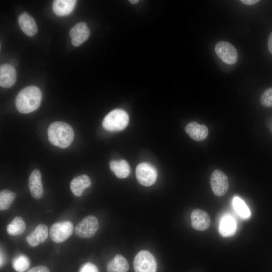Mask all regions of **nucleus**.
I'll list each match as a JSON object with an SVG mask.
<instances>
[{
	"label": "nucleus",
	"instance_id": "obj_1",
	"mask_svg": "<svg viewBox=\"0 0 272 272\" xmlns=\"http://www.w3.org/2000/svg\"><path fill=\"white\" fill-rule=\"evenodd\" d=\"M42 93L36 86H28L18 94L15 105L18 110L22 113H28L38 109L40 105Z\"/></svg>",
	"mask_w": 272,
	"mask_h": 272
},
{
	"label": "nucleus",
	"instance_id": "obj_2",
	"mask_svg": "<svg viewBox=\"0 0 272 272\" xmlns=\"http://www.w3.org/2000/svg\"><path fill=\"white\" fill-rule=\"evenodd\" d=\"M47 134L49 142L61 149L70 146L74 138V132L72 126L62 121L52 123L48 128Z\"/></svg>",
	"mask_w": 272,
	"mask_h": 272
},
{
	"label": "nucleus",
	"instance_id": "obj_3",
	"mask_svg": "<svg viewBox=\"0 0 272 272\" xmlns=\"http://www.w3.org/2000/svg\"><path fill=\"white\" fill-rule=\"evenodd\" d=\"M128 120V114L124 110L116 109L106 115L102 121V125L109 131H120L127 126Z\"/></svg>",
	"mask_w": 272,
	"mask_h": 272
},
{
	"label": "nucleus",
	"instance_id": "obj_4",
	"mask_svg": "<svg viewBox=\"0 0 272 272\" xmlns=\"http://www.w3.org/2000/svg\"><path fill=\"white\" fill-rule=\"evenodd\" d=\"M133 267L135 272H156V259L149 251L141 250L134 257Z\"/></svg>",
	"mask_w": 272,
	"mask_h": 272
},
{
	"label": "nucleus",
	"instance_id": "obj_5",
	"mask_svg": "<svg viewBox=\"0 0 272 272\" xmlns=\"http://www.w3.org/2000/svg\"><path fill=\"white\" fill-rule=\"evenodd\" d=\"M99 228V222L97 218L92 215L85 217L76 226V235L81 238H92Z\"/></svg>",
	"mask_w": 272,
	"mask_h": 272
},
{
	"label": "nucleus",
	"instance_id": "obj_6",
	"mask_svg": "<svg viewBox=\"0 0 272 272\" xmlns=\"http://www.w3.org/2000/svg\"><path fill=\"white\" fill-rule=\"evenodd\" d=\"M135 175L137 180L141 184L150 186L156 182L157 172L152 165L147 163H142L136 168Z\"/></svg>",
	"mask_w": 272,
	"mask_h": 272
},
{
	"label": "nucleus",
	"instance_id": "obj_7",
	"mask_svg": "<svg viewBox=\"0 0 272 272\" xmlns=\"http://www.w3.org/2000/svg\"><path fill=\"white\" fill-rule=\"evenodd\" d=\"M73 229V225L70 221L55 223L50 228V236L54 242H63L71 236Z\"/></svg>",
	"mask_w": 272,
	"mask_h": 272
},
{
	"label": "nucleus",
	"instance_id": "obj_8",
	"mask_svg": "<svg viewBox=\"0 0 272 272\" xmlns=\"http://www.w3.org/2000/svg\"><path fill=\"white\" fill-rule=\"evenodd\" d=\"M215 51L217 56L227 64H233L237 60V50L229 42L224 41L218 42L216 44Z\"/></svg>",
	"mask_w": 272,
	"mask_h": 272
},
{
	"label": "nucleus",
	"instance_id": "obj_9",
	"mask_svg": "<svg viewBox=\"0 0 272 272\" xmlns=\"http://www.w3.org/2000/svg\"><path fill=\"white\" fill-rule=\"evenodd\" d=\"M212 190L218 196L224 195L229 188L228 179L226 175L219 170H214L210 178Z\"/></svg>",
	"mask_w": 272,
	"mask_h": 272
},
{
	"label": "nucleus",
	"instance_id": "obj_10",
	"mask_svg": "<svg viewBox=\"0 0 272 272\" xmlns=\"http://www.w3.org/2000/svg\"><path fill=\"white\" fill-rule=\"evenodd\" d=\"M72 44L79 46L84 43L90 35V30L87 24L81 22L74 26L70 31Z\"/></svg>",
	"mask_w": 272,
	"mask_h": 272
},
{
	"label": "nucleus",
	"instance_id": "obj_11",
	"mask_svg": "<svg viewBox=\"0 0 272 272\" xmlns=\"http://www.w3.org/2000/svg\"><path fill=\"white\" fill-rule=\"evenodd\" d=\"M192 227L198 231L208 229L211 224V219L205 211L196 209L192 211L190 215Z\"/></svg>",
	"mask_w": 272,
	"mask_h": 272
},
{
	"label": "nucleus",
	"instance_id": "obj_12",
	"mask_svg": "<svg viewBox=\"0 0 272 272\" xmlns=\"http://www.w3.org/2000/svg\"><path fill=\"white\" fill-rule=\"evenodd\" d=\"M47 237V227L45 224H40L26 237V240L30 246L35 247L44 242Z\"/></svg>",
	"mask_w": 272,
	"mask_h": 272
},
{
	"label": "nucleus",
	"instance_id": "obj_13",
	"mask_svg": "<svg viewBox=\"0 0 272 272\" xmlns=\"http://www.w3.org/2000/svg\"><path fill=\"white\" fill-rule=\"evenodd\" d=\"M29 187L34 198L38 199L42 197L43 189L39 170L35 169L32 172L29 178Z\"/></svg>",
	"mask_w": 272,
	"mask_h": 272
},
{
	"label": "nucleus",
	"instance_id": "obj_14",
	"mask_svg": "<svg viewBox=\"0 0 272 272\" xmlns=\"http://www.w3.org/2000/svg\"><path fill=\"white\" fill-rule=\"evenodd\" d=\"M16 80V72L9 64H3L0 66V85L3 88H10Z\"/></svg>",
	"mask_w": 272,
	"mask_h": 272
},
{
	"label": "nucleus",
	"instance_id": "obj_15",
	"mask_svg": "<svg viewBox=\"0 0 272 272\" xmlns=\"http://www.w3.org/2000/svg\"><path fill=\"white\" fill-rule=\"evenodd\" d=\"M185 130L190 138L196 141L204 140L209 133L208 128L206 125L199 124L194 121L188 123Z\"/></svg>",
	"mask_w": 272,
	"mask_h": 272
},
{
	"label": "nucleus",
	"instance_id": "obj_16",
	"mask_svg": "<svg viewBox=\"0 0 272 272\" xmlns=\"http://www.w3.org/2000/svg\"><path fill=\"white\" fill-rule=\"evenodd\" d=\"M18 23L22 31L28 36H32L37 32V26L34 19L27 13H23L19 16Z\"/></svg>",
	"mask_w": 272,
	"mask_h": 272
},
{
	"label": "nucleus",
	"instance_id": "obj_17",
	"mask_svg": "<svg viewBox=\"0 0 272 272\" xmlns=\"http://www.w3.org/2000/svg\"><path fill=\"white\" fill-rule=\"evenodd\" d=\"M236 223L234 218L230 214L222 216L219 226L220 234L224 237L234 235L236 230Z\"/></svg>",
	"mask_w": 272,
	"mask_h": 272
},
{
	"label": "nucleus",
	"instance_id": "obj_18",
	"mask_svg": "<svg viewBox=\"0 0 272 272\" xmlns=\"http://www.w3.org/2000/svg\"><path fill=\"white\" fill-rule=\"evenodd\" d=\"M91 181L88 176L81 175L74 178L71 182L70 189L76 196H80L84 190L91 186Z\"/></svg>",
	"mask_w": 272,
	"mask_h": 272
},
{
	"label": "nucleus",
	"instance_id": "obj_19",
	"mask_svg": "<svg viewBox=\"0 0 272 272\" xmlns=\"http://www.w3.org/2000/svg\"><path fill=\"white\" fill-rule=\"evenodd\" d=\"M76 3L77 1L75 0L54 1L52 5L53 11L57 16H66L74 10Z\"/></svg>",
	"mask_w": 272,
	"mask_h": 272
},
{
	"label": "nucleus",
	"instance_id": "obj_20",
	"mask_svg": "<svg viewBox=\"0 0 272 272\" xmlns=\"http://www.w3.org/2000/svg\"><path fill=\"white\" fill-rule=\"evenodd\" d=\"M129 265L126 259L120 254L116 255L107 264V272H127Z\"/></svg>",
	"mask_w": 272,
	"mask_h": 272
},
{
	"label": "nucleus",
	"instance_id": "obj_21",
	"mask_svg": "<svg viewBox=\"0 0 272 272\" xmlns=\"http://www.w3.org/2000/svg\"><path fill=\"white\" fill-rule=\"evenodd\" d=\"M109 167L118 178L127 177L130 172L128 163L124 160L111 161L109 163Z\"/></svg>",
	"mask_w": 272,
	"mask_h": 272
},
{
	"label": "nucleus",
	"instance_id": "obj_22",
	"mask_svg": "<svg viewBox=\"0 0 272 272\" xmlns=\"http://www.w3.org/2000/svg\"><path fill=\"white\" fill-rule=\"evenodd\" d=\"M26 224L21 217H16L7 226V232L11 236H18L24 233Z\"/></svg>",
	"mask_w": 272,
	"mask_h": 272
},
{
	"label": "nucleus",
	"instance_id": "obj_23",
	"mask_svg": "<svg viewBox=\"0 0 272 272\" xmlns=\"http://www.w3.org/2000/svg\"><path fill=\"white\" fill-rule=\"evenodd\" d=\"M16 197V194L9 190L3 189L0 192V210H8Z\"/></svg>",
	"mask_w": 272,
	"mask_h": 272
},
{
	"label": "nucleus",
	"instance_id": "obj_24",
	"mask_svg": "<svg viewBox=\"0 0 272 272\" xmlns=\"http://www.w3.org/2000/svg\"><path fill=\"white\" fill-rule=\"evenodd\" d=\"M30 260L24 254H19L13 260L12 265L14 269L17 272H24L30 266Z\"/></svg>",
	"mask_w": 272,
	"mask_h": 272
},
{
	"label": "nucleus",
	"instance_id": "obj_25",
	"mask_svg": "<svg viewBox=\"0 0 272 272\" xmlns=\"http://www.w3.org/2000/svg\"><path fill=\"white\" fill-rule=\"evenodd\" d=\"M233 207L237 213L242 218H248L250 216V211L244 201L238 196L233 199Z\"/></svg>",
	"mask_w": 272,
	"mask_h": 272
},
{
	"label": "nucleus",
	"instance_id": "obj_26",
	"mask_svg": "<svg viewBox=\"0 0 272 272\" xmlns=\"http://www.w3.org/2000/svg\"><path fill=\"white\" fill-rule=\"evenodd\" d=\"M260 103L264 107H272V87L267 89L262 93L260 98Z\"/></svg>",
	"mask_w": 272,
	"mask_h": 272
},
{
	"label": "nucleus",
	"instance_id": "obj_27",
	"mask_svg": "<svg viewBox=\"0 0 272 272\" xmlns=\"http://www.w3.org/2000/svg\"><path fill=\"white\" fill-rule=\"evenodd\" d=\"M78 272H99V270L94 264L89 262L83 264Z\"/></svg>",
	"mask_w": 272,
	"mask_h": 272
},
{
	"label": "nucleus",
	"instance_id": "obj_28",
	"mask_svg": "<svg viewBox=\"0 0 272 272\" xmlns=\"http://www.w3.org/2000/svg\"><path fill=\"white\" fill-rule=\"evenodd\" d=\"M26 272H50L48 267L44 265L37 266L31 268Z\"/></svg>",
	"mask_w": 272,
	"mask_h": 272
},
{
	"label": "nucleus",
	"instance_id": "obj_29",
	"mask_svg": "<svg viewBox=\"0 0 272 272\" xmlns=\"http://www.w3.org/2000/svg\"><path fill=\"white\" fill-rule=\"evenodd\" d=\"M242 3L246 5H253L259 2L258 0H241Z\"/></svg>",
	"mask_w": 272,
	"mask_h": 272
},
{
	"label": "nucleus",
	"instance_id": "obj_30",
	"mask_svg": "<svg viewBox=\"0 0 272 272\" xmlns=\"http://www.w3.org/2000/svg\"><path fill=\"white\" fill-rule=\"evenodd\" d=\"M267 45L269 52L272 54V32L269 35Z\"/></svg>",
	"mask_w": 272,
	"mask_h": 272
},
{
	"label": "nucleus",
	"instance_id": "obj_31",
	"mask_svg": "<svg viewBox=\"0 0 272 272\" xmlns=\"http://www.w3.org/2000/svg\"><path fill=\"white\" fill-rule=\"evenodd\" d=\"M17 61L16 59H13L11 60L10 64L14 67L17 65Z\"/></svg>",
	"mask_w": 272,
	"mask_h": 272
},
{
	"label": "nucleus",
	"instance_id": "obj_32",
	"mask_svg": "<svg viewBox=\"0 0 272 272\" xmlns=\"http://www.w3.org/2000/svg\"><path fill=\"white\" fill-rule=\"evenodd\" d=\"M4 257L3 255V253L2 251V250H1V266L2 267L3 265L4 264Z\"/></svg>",
	"mask_w": 272,
	"mask_h": 272
},
{
	"label": "nucleus",
	"instance_id": "obj_33",
	"mask_svg": "<svg viewBox=\"0 0 272 272\" xmlns=\"http://www.w3.org/2000/svg\"><path fill=\"white\" fill-rule=\"evenodd\" d=\"M129 2L132 4H137L139 1L138 0H131L129 1Z\"/></svg>",
	"mask_w": 272,
	"mask_h": 272
}]
</instances>
